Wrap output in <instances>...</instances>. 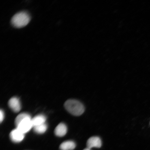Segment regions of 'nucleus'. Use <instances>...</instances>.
Wrapping results in <instances>:
<instances>
[{"mask_svg": "<svg viewBox=\"0 0 150 150\" xmlns=\"http://www.w3.org/2000/svg\"><path fill=\"white\" fill-rule=\"evenodd\" d=\"M64 107L67 111L74 116H80L84 111L83 105L79 101L74 99L67 100L65 103Z\"/></svg>", "mask_w": 150, "mask_h": 150, "instance_id": "1", "label": "nucleus"}, {"mask_svg": "<svg viewBox=\"0 0 150 150\" xmlns=\"http://www.w3.org/2000/svg\"><path fill=\"white\" fill-rule=\"evenodd\" d=\"M30 20V17L28 13L22 11L17 13L13 17L11 23L14 27L20 28L27 25Z\"/></svg>", "mask_w": 150, "mask_h": 150, "instance_id": "2", "label": "nucleus"}, {"mask_svg": "<svg viewBox=\"0 0 150 150\" xmlns=\"http://www.w3.org/2000/svg\"><path fill=\"white\" fill-rule=\"evenodd\" d=\"M31 120V117L27 118L24 119L18 124L16 127V128L23 134H25L29 132L33 127Z\"/></svg>", "mask_w": 150, "mask_h": 150, "instance_id": "3", "label": "nucleus"}, {"mask_svg": "<svg viewBox=\"0 0 150 150\" xmlns=\"http://www.w3.org/2000/svg\"><path fill=\"white\" fill-rule=\"evenodd\" d=\"M9 136L11 140L16 143L21 142L24 138V134L17 128L11 131Z\"/></svg>", "mask_w": 150, "mask_h": 150, "instance_id": "4", "label": "nucleus"}, {"mask_svg": "<svg viewBox=\"0 0 150 150\" xmlns=\"http://www.w3.org/2000/svg\"><path fill=\"white\" fill-rule=\"evenodd\" d=\"M8 106L15 112H19L21 109V105L19 99L17 97H13L8 101Z\"/></svg>", "mask_w": 150, "mask_h": 150, "instance_id": "5", "label": "nucleus"}, {"mask_svg": "<svg viewBox=\"0 0 150 150\" xmlns=\"http://www.w3.org/2000/svg\"><path fill=\"white\" fill-rule=\"evenodd\" d=\"M100 139L97 137H93L88 140L87 143V148L91 149L93 147L100 148L102 146Z\"/></svg>", "mask_w": 150, "mask_h": 150, "instance_id": "6", "label": "nucleus"}, {"mask_svg": "<svg viewBox=\"0 0 150 150\" xmlns=\"http://www.w3.org/2000/svg\"><path fill=\"white\" fill-rule=\"evenodd\" d=\"M54 132L57 136L62 137L64 136L67 132V127L64 124L60 123L56 127Z\"/></svg>", "mask_w": 150, "mask_h": 150, "instance_id": "7", "label": "nucleus"}, {"mask_svg": "<svg viewBox=\"0 0 150 150\" xmlns=\"http://www.w3.org/2000/svg\"><path fill=\"white\" fill-rule=\"evenodd\" d=\"M46 120L45 116L42 114L35 116L31 120L33 127L45 123Z\"/></svg>", "mask_w": 150, "mask_h": 150, "instance_id": "8", "label": "nucleus"}, {"mask_svg": "<svg viewBox=\"0 0 150 150\" xmlns=\"http://www.w3.org/2000/svg\"><path fill=\"white\" fill-rule=\"evenodd\" d=\"M76 144L72 141H67L64 142L60 146V149L61 150H72L76 147Z\"/></svg>", "mask_w": 150, "mask_h": 150, "instance_id": "9", "label": "nucleus"}, {"mask_svg": "<svg viewBox=\"0 0 150 150\" xmlns=\"http://www.w3.org/2000/svg\"><path fill=\"white\" fill-rule=\"evenodd\" d=\"M34 131L38 134H42L46 132L47 126L45 123L33 127Z\"/></svg>", "mask_w": 150, "mask_h": 150, "instance_id": "10", "label": "nucleus"}, {"mask_svg": "<svg viewBox=\"0 0 150 150\" xmlns=\"http://www.w3.org/2000/svg\"><path fill=\"white\" fill-rule=\"evenodd\" d=\"M30 117H31V116L29 114L25 113V112H23V113H22L19 114L16 118V119H15V125H16V127L18 124L22 121L23 120L26 119V118Z\"/></svg>", "mask_w": 150, "mask_h": 150, "instance_id": "11", "label": "nucleus"}, {"mask_svg": "<svg viewBox=\"0 0 150 150\" xmlns=\"http://www.w3.org/2000/svg\"><path fill=\"white\" fill-rule=\"evenodd\" d=\"M4 118V113L3 110H1L0 111V121L1 123L3 121Z\"/></svg>", "mask_w": 150, "mask_h": 150, "instance_id": "12", "label": "nucleus"}, {"mask_svg": "<svg viewBox=\"0 0 150 150\" xmlns=\"http://www.w3.org/2000/svg\"><path fill=\"white\" fill-rule=\"evenodd\" d=\"M83 150H91V149H88V148H87V149H84Z\"/></svg>", "mask_w": 150, "mask_h": 150, "instance_id": "13", "label": "nucleus"}]
</instances>
